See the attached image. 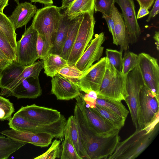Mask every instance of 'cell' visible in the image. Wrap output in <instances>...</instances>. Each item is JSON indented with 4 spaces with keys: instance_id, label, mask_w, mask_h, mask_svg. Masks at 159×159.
Returning a JSON list of instances; mask_svg holds the SVG:
<instances>
[{
    "instance_id": "obj_22",
    "label": "cell",
    "mask_w": 159,
    "mask_h": 159,
    "mask_svg": "<svg viewBox=\"0 0 159 159\" xmlns=\"http://www.w3.org/2000/svg\"><path fill=\"white\" fill-rule=\"evenodd\" d=\"M65 134L67 135L70 138L78 155L81 159H88L74 115L70 116L66 120Z\"/></svg>"
},
{
    "instance_id": "obj_13",
    "label": "cell",
    "mask_w": 159,
    "mask_h": 159,
    "mask_svg": "<svg viewBox=\"0 0 159 159\" xmlns=\"http://www.w3.org/2000/svg\"><path fill=\"white\" fill-rule=\"evenodd\" d=\"M16 113L32 122L44 125L55 122L63 116L56 109L35 104L22 106Z\"/></svg>"
},
{
    "instance_id": "obj_32",
    "label": "cell",
    "mask_w": 159,
    "mask_h": 159,
    "mask_svg": "<svg viewBox=\"0 0 159 159\" xmlns=\"http://www.w3.org/2000/svg\"><path fill=\"white\" fill-rule=\"evenodd\" d=\"M138 55L130 51H125L122 58V74L127 75L138 64Z\"/></svg>"
},
{
    "instance_id": "obj_4",
    "label": "cell",
    "mask_w": 159,
    "mask_h": 159,
    "mask_svg": "<svg viewBox=\"0 0 159 159\" xmlns=\"http://www.w3.org/2000/svg\"><path fill=\"white\" fill-rule=\"evenodd\" d=\"M106 59L105 71L97 92L98 98L125 101L128 96L126 87L127 75L116 70Z\"/></svg>"
},
{
    "instance_id": "obj_39",
    "label": "cell",
    "mask_w": 159,
    "mask_h": 159,
    "mask_svg": "<svg viewBox=\"0 0 159 159\" xmlns=\"http://www.w3.org/2000/svg\"><path fill=\"white\" fill-rule=\"evenodd\" d=\"M115 2V0H94V10L101 12L103 15L109 16L111 14L112 7Z\"/></svg>"
},
{
    "instance_id": "obj_50",
    "label": "cell",
    "mask_w": 159,
    "mask_h": 159,
    "mask_svg": "<svg viewBox=\"0 0 159 159\" xmlns=\"http://www.w3.org/2000/svg\"><path fill=\"white\" fill-rule=\"evenodd\" d=\"M7 66V65H5L0 60V74L3 70Z\"/></svg>"
},
{
    "instance_id": "obj_47",
    "label": "cell",
    "mask_w": 159,
    "mask_h": 159,
    "mask_svg": "<svg viewBox=\"0 0 159 159\" xmlns=\"http://www.w3.org/2000/svg\"><path fill=\"white\" fill-rule=\"evenodd\" d=\"M32 2H39L45 5H50L53 3V0H30Z\"/></svg>"
},
{
    "instance_id": "obj_48",
    "label": "cell",
    "mask_w": 159,
    "mask_h": 159,
    "mask_svg": "<svg viewBox=\"0 0 159 159\" xmlns=\"http://www.w3.org/2000/svg\"><path fill=\"white\" fill-rule=\"evenodd\" d=\"M9 0H0V11L3 12L4 8L8 5Z\"/></svg>"
},
{
    "instance_id": "obj_25",
    "label": "cell",
    "mask_w": 159,
    "mask_h": 159,
    "mask_svg": "<svg viewBox=\"0 0 159 159\" xmlns=\"http://www.w3.org/2000/svg\"><path fill=\"white\" fill-rule=\"evenodd\" d=\"M82 15H79L72 19L68 34L63 46L61 52L59 55L67 60L75 40L81 20Z\"/></svg>"
},
{
    "instance_id": "obj_49",
    "label": "cell",
    "mask_w": 159,
    "mask_h": 159,
    "mask_svg": "<svg viewBox=\"0 0 159 159\" xmlns=\"http://www.w3.org/2000/svg\"><path fill=\"white\" fill-rule=\"evenodd\" d=\"M153 39L155 41V43L157 46V50H159V32L158 31H156L155 34L153 36Z\"/></svg>"
},
{
    "instance_id": "obj_17",
    "label": "cell",
    "mask_w": 159,
    "mask_h": 159,
    "mask_svg": "<svg viewBox=\"0 0 159 159\" xmlns=\"http://www.w3.org/2000/svg\"><path fill=\"white\" fill-rule=\"evenodd\" d=\"M51 93L59 100H69L75 98L80 93L77 85L59 74L52 78Z\"/></svg>"
},
{
    "instance_id": "obj_1",
    "label": "cell",
    "mask_w": 159,
    "mask_h": 159,
    "mask_svg": "<svg viewBox=\"0 0 159 159\" xmlns=\"http://www.w3.org/2000/svg\"><path fill=\"white\" fill-rule=\"evenodd\" d=\"M74 116L88 159H109L120 140L119 133L108 136L98 135L76 104Z\"/></svg>"
},
{
    "instance_id": "obj_7",
    "label": "cell",
    "mask_w": 159,
    "mask_h": 159,
    "mask_svg": "<svg viewBox=\"0 0 159 159\" xmlns=\"http://www.w3.org/2000/svg\"><path fill=\"white\" fill-rule=\"evenodd\" d=\"M10 128L15 130L33 133L46 132L53 138L61 139L64 132V123L60 119L53 123L44 125L31 121L16 113L8 120Z\"/></svg>"
},
{
    "instance_id": "obj_21",
    "label": "cell",
    "mask_w": 159,
    "mask_h": 159,
    "mask_svg": "<svg viewBox=\"0 0 159 159\" xmlns=\"http://www.w3.org/2000/svg\"><path fill=\"white\" fill-rule=\"evenodd\" d=\"M43 68V61L41 60L35 61L30 65L25 66L23 71L15 80L1 89L0 95L7 97L8 94L16 86L27 78L32 77L39 79L40 73Z\"/></svg>"
},
{
    "instance_id": "obj_31",
    "label": "cell",
    "mask_w": 159,
    "mask_h": 159,
    "mask_svg": "<svg viewBox=\"0 0 159 159\" xmlns=\"http://www.w3.org/2000/svg\"><path fill=\"white\" fill-rule=\"evenodd\" d=\"M61 156V159H82L78 155L70 138L64 134Z\"/></svg>"
},
{
    "instance_id": "obj_46",
    "label": "cell",
    "mask_w": 159,
    "mask_h": 159,
    "mask_svg": "<svg viewBox=\"0 0 159 159\" xmlns=\"http://www.w3.org/2000/svg\"><path fill=\"white\" fill-rule=\"evenodd\" d=\"M0 60L6 65H8L11 62L7 59L6 56L0 49Z\"/></svg>"
},
{
    "instance_id": "obj_24",
    "label": "cell",
    "mask_w": 159,
    "mask_h": 159,
    "mask_svg": "<svg viewBox=\"0 0 159 159\" xmlns=\"http://www.w3.org/2000/svg\"><path fill=\"white\" fill-rule=\"evenodd\" d=\"M43 61L44 73L52 78L58 74L61 69L69 65L67 60L53 53H50Z\"/></svg>"
},
{
    "instance_id": "obj_5",
    "label": "cell",
    "mask_w": 159,
    "mask_h": 159,
    "mask_svg": "<svg viewBox=\"0 0 159 159\" xmlns=\"http://www.w3.org/2000/svg\"><path fill=\"white\" fill-rule=\"evenodd\" d=\"M144 83L138 65L127 75L126 87L128 94L125 100L129 109L134 125L136 129H144L141 120L139 93Z\"/></svg>"
},
{
    "instance_id": "obj_2",
    "label": "cell",
    "mask_w": 159,
    "mask_h": 159,
    "mask_svg": "<svg viewBox=\"0 0 159 159\" xmlns=\"http://www.w3.org/2000/svg\"><path fill=\"white\" fill-rule=\"evenodd\" d=\"M158 131V123L148 133L145 129H136L128 138L118 143L109 159H133L137 158L152 143Z\"/></svg>"
},
{
    "instance_id": "obj_37",
    "label": "cell",
    "mask_w": 159,
    "mask_h": 159,
    "mask_svg": "<svg viewBox=\"0 0 159 159\" xmlns=\"http://www.w3.org/2000/svg\"><path fill=\"white\" fill-rule=\"evenodd\" d=\"M13 104L10 101L0 96V120H9L14 111Z\"/></svg>"
},
{
    "instance_id": "obj_16",
    "label": "cell",
    "mask_w": 159,
    "mask_h": 159,
    "mask_svg": "<svg viewBox=\"0 0 159 159\" xmlns=\"http://www.w3.org/2000/svg\"><path fill=\"white\" fill-rule=\"evenodd\" d=\"M0 133L16 141L30 143L40 147L48 146L54 138L51 134L47 133L20 131L11 129L3 130Z\"/></svg>"
},
{
    "instance_id": "obj_9",
    "label": "cell",
    "mask_w": 159,
    "mask_h": 159,
    "mask_svg": "<svg viewBox=\"0 0 159 159\" xmlns=\"http://www.w3.org/2000/svg\"><path fill=\"white\" fill-rule=\"evenodd\" d=\"M159 101L144 84L139 93L140 113L144 128L153 129L158 123Z\"/></svg>"
},
{
    "instance_id": "obj_38",
    "label": "cell",
    "mask_w": 159,
    "mask_h": 159,
    "mask_svg": "<svg viewBox=\"0 0 159 159\" xmlns=\"http://www.w3.org/2000/svg\"><path fill=\"white\" fill-rule=\"evenodd\" d=\"M60 143V140H54L49 148L46 152L34 159H55L59 158L61 152Z\"/></svg>"
},
{
    "instance_id": "obj_34",
    "label": "cell",
    "mask_w": 159,
    "mask_h": 159,
    "mask_svg": "<svg viewBox=\"0 0 159 159\" xmlns=\"http://www.w3.org/2000/svg\"><path fill=\"white\" fill-rule=\"evenodd\" d=\"M51 47L44 35L38 34L36 49L39 59L44 60L50 53Z\"/></svg>"
},
{
    "instance_id": "obj_23",
    "label": "cell",
    "mask_w": 159,
    "mask_h": 159,
    "mask_svg": "<svg viewBox=\"0 0 159 159\" xmlns=\"http://www.w3.org/2000/svg\"><path fill=\"white\" fill-rule=\"evenodd\" d=\"M72 19H70L65 13L62 14L60 23L50 53L60 55L68 34Z\"/></svg>"
},
{
    "instance_id": "obj_14",
    "label": "cell",
    "mask_w": 159,
    "mask_h": 159,
    "mask_svg": "<svg viewBox=\"0 0 159 159\" xmlns=\"http://www.w3.org/2000/svg\"><path fill=\"white\" fill-rule=\"evenodd\" d=\"M105 37L103 32L96 34L84 53L75 64V66L82 72H84L96 61H98L102 56L104 47L102 46Z\"/></svg>"
},
{
    "instance_id": "obj_6",
    "label": "cell",
    "mask_w": 159,
    "mask_h": 159,
    "mask_svg": "<svg viewBox=\"0 0 159 159\" xmlns=\"http://www.w3.org/2000/svg\"><path fill=\"white\" fill-rule=\"evenodd\" d=\"M94 12H85L82 15L77 34L67 60L69 65H75L92 39L95 23Z\"/></svg>"
},
{
    "instance_id": "obj_8",
    "label": "cell",
    "mask_w": 159,
    "mask_h": 159,
    "mask_svg": "<svg viewBox=\"0 0 159 159\" xmlns=\"http://www.w3.org/2000/svg\"><path fill=\"white\" fill-rule=\"evenodd\" d=\"M38 36L37 31L31 25L25 30L20 39L17 41L16 62L26 66L39 59L36 49Z\"/></svg>"
},
{
    "instance_id": "obj_27",
    "label": "cell",
    "mask_w": 159,
    "mask_h": 159,
    "mask_svg": "<svg viewBox=\"0 0 159 159\" xmlns=\"http://www.w3.org/2000/svg\"><path fill=\"white\" fill-rule=\"evenodd\" d=\"M26 144L5 136L0 135V159H7L12 153Z\"/></svg>"
},
{
    "instance_id": "obj_29",
    "label": "cell",
    "mask_w": 159,
    "mask_h": 159,
    "mask_svg": "<svg viewBox=\"0 0 159 159\" xmlns=\"http://www.w3.org/2000/svg\"><path fill=\"white\" fill-rule=\"evenodd\" d=\"M0 31L6 37L13 48L16 51L17 41L16 30L8 17L0 11Z\"/></svg>"
},
{
    "instance_id": "obj_44",
    "label": "cell",
    "mask_w": 159,
    "mask_h": 159,
    "mask_svg": "<svg viewBox=\"0 0 159 159\" xmlns=\"http://www.w3.org/2000/svg\"><path fill=\"white\" fill-rule=\"evenodd\" d=\"M149 12L148 9L147 8L144 7H140L136 16L137 19L144 17L149 14Z\"/></svg>"
},
{
    "instance_id": "obj_30",
    "label": "cell",
    "mask_w": 159,
    "mask_h": 159,
    "mask_svg": "<svg viewBox=\"0 0 159 159\" xmlns=\"http://www.w3.org/2000/svg\"><path fill=\"white\" fill-rule=\"evenodd\" d=\"M92 109L117 128L120 129L124 126L126 119L108 110L97 104Z\"/></svg>"
},
{
    "instance_id": "obj_18",
    "label": "cell",
    "mask_w": 159,
    "mask_h": 159,
    "mask_svg": "<svg viewBox=\"0 0 159 159\" xmlns=\"http://www.w3.org/2000/svg\"><path fill=\"white\" fill-rule=\"evenodd\" d=\"M42 94L39 79L32 77L24 80L8 94L7 97L13 96L18 99L36 98Z\"/></svg>"
},
{
    "instance_id": "obj_20",
    "label": "cell",
    "mask_w": 159,
    "mask_h": 159,
    "mask_svg": "<svg viewBox=\"0 0 159 159\" xmlns=\"http://www.w3.org/2000/svg\"><path fill=\"white\" fill-rule=\"evenodd\" d=\"M111 14L114 25V31L118 45L120 46V51H127L129 43V38L122 15L119 11L114 4L112 7Z\"/></svg>"
},
{
    "instance_id": "obj_45",
    "label": "cell",
    "mask_w": 159,
    "mask_h": 159,
    "mask_svg": "<svg viewBox=\"0 0 159 159\" xmlns=\"http://www.w3.org/2000/svg\"><path fill=\"white\" fill-rule=\"evenodd\" d=\"M76 0H62L61 9H66L69 7Z\"/></svg>"
},
{
    "instance_id": "obj_26",
    "label": "cell",
    "mask_w": 159,
    "mask_h": 159,
    "mask_svg": "<svg viewBox=\"0 0 159 159\" xmlns=\"http://www.w3.org/2000/svg\"><path fill=\"white\" fill-rule=\"evenodd\" d=\"M94 0H76L64 13L70 19H73L84 13L94 11Z\"/></svg>"
},
{
    "instance_id": "obj_43",
    "label": "cell",
    "mask_w": 159,
    "mask_h": 159,
    "mask_svg": "<svg viewBox=\"0 0 159 159\" xmlns=\"http://www.w3.org/2000/svg\"><path fill=\"white\" fill-rule=\"evenodd\" d=\"M155 0H136L140 7H144L148 9H150L154 2Z\"/></svg>"
},
{
    "instance_id": "obj_51",
    "label": "cell",
    "mask_w": 159,
    "mask_h": 159,
    "mask_svg": "<svg viewBox=\"0 0 159 159\" xmlns=\"http://www.w3.org/2000/svg\"><path fill=\"white\" fill-rule=\"evenodd\" d=\"M14 1L17 3H19V0H14Z\"/></svg>"
},
{
    "instance_id": "obj_15",
    "label": "cell",
    "mask_w": 159,
    "mask_h": 159,
    "mask_svg": "<svg viewBox=\"0 0 159 159\" xmlns=\"http://www.w3.org/2000/svg\"><path fill=\"white\" fill-rule=\"evenodd\" d=\"M120 7L128 34L129 43L132 44L138 40L141 33L136 15L133 0H115Z\"/></svg>"
},
{
    "instance_id": "obj_12",
    "label": "cell",
    "mask_w": 159,
    "mask_h": 159,
    "mask_svg": "<svg viewBox=\"0 0 159 159\" xmlns=\"http://www.w3.org/2000/svg\"><path fill=\"white\" fill-rule=\"evenodd\" d=\"M75 99V104L85 115L89 124L98 135L108 136L119 133L120 129L114 126L92 109L85 106L81 93Z\"/></svg>"
},
{
    "instance_id": "obj_40",
    "label": "cell",
    "mask_w": 159,
    "mask_h": 159,
    "mask_svg": "<svg viewBox=\"0 0 159 159\" xmlns=\"http://www.w3.org/2000/svg\"><path fill=\"white\" fill-rule=\"evenodd\" d=\"M85 93L84 95L82 94L85 106L91 109L95 108L96 105V100L98 98L97 92L91 91Z\"/></svg>"
},
{
    "instance_id": "obj_19",
    "label": "cell",
    "mask_w": 159,
    "mask_h": 159,
    "mask_svg": "<svg viewBox=\"0 0 159 159\" xmlns=\"http://www.w3.org/2000/svg\"><path fill=\"white\" fill-rule=\"evenodd\" d=\"M37 11L36 6L29 2L19 3L11 15L8 17L16 30L26 26L34 16Z\"/></svg>"
},
{
    "instance_id": "obj_35",
    "label": "cell",
    "mask_w": 159,
    "mask_h": 159,
    "mask_svg": "<svg viewBox=\"0 0 159 159\" xmlns=\"http://www.w3.org/2000/svg\"><path fill=\"white\" fill-rule=\"evenodd\" d=\"M0 49L10 61H16V51L13 48L6 37L0 31Z\"/></svg>"
},
{
    "instance_id": "obj_3",
    "label": "cell",
    "mask_w": 159,
    "mask_h": 159,
    "mask_svg": "<svg viewBox=\"0 0 159 159\" xmlns=\"http://www.w3.org/2000/svg\"><path fill=\"white\" fill-rule=\"evenodd\" d=\"M61 10L51 5L37 10L31 25L38 34L45 37L51 48L62 17Z\"/></svg>"
},
{
    "instance_id": "obj_41",
    "label": "cell",
    "mask_w": 159,
    "mask_h": 159,
    "mask_svg": "<svg viewBox=\"0 0 159 159\" xmlns=\"http://www.w3.org/2000/svg\"><path fill=\"white\" fill-rule=\"evenodd\" d=\"M102 18L104 19L107 22L109 31L111 33L112 36L113 43L118 46V45L115 34L114 25L112 18L111 14L109 16L102 15Z\"/></svg>"
},
{
    "instance_id": "obj_33",
    "label": "cell",
    "mask_w": 159,
    "mask_h": 159,
    "mask_svg": "<svg viewBox=\"0 0 159 159\" xmlns=\"http://www.w3.org/2000/svg\"><path fill=\"white\" fill-rule=\"evenodd\" d=\"M106 57L109 63L119 72L122 70V52L107 48Z\"/></svg>"
},
{
    "instance_id": "obj_36",
    "label": "cell",
    "mask_w": 159,
    "mask_h": 159,
    "mask_svg": "<svg viewBox=\"0 0 159 159\" xmlns=\"http://www.w3.org/2000/svg\"><path fill=\"white\" fill-rule=\"evenodd\" d=\"M83 73L74 65H68L61 69L58 74L75 83L82 77Z\"/></svg>"
},
{
    "instance_id": "obj_11",
    "label": "cell",
    "mask_w": 159,
    "mask_h": 159,
    "mask_svg": "<svg viewBox=\"0 0 159 159\" xmlns=\"http://www.w3.org/2000/svg\"><path fill=\"white\" fill-rule=\"evenodd\" d=\"M107 59L101 58L84 72L82 77L75 83L80 91L85 93L93 91L98 92L105 71Z\"/></svg>"
},
{
    "instance_id": "obj_28",
    "label": "cell",
    "mask_w": 159,
    "mask_h": 159,
    "mask_svg": "<svg viewBox=\"0 0 159 159\" xmlns=\"http://www.w3.org/2000/svg\"><path fill=\"white\" fill-rule=\"evenodd\" d=\"M96 104L125 119L129 113V111L120 101L98 98Z\"/></svg>"
},
{
    "instance_id": "obj_42",
    "label": "cell",
    "mask_w": 159,
    "mask_h": 159,
    "mask_svg": "<svg viewBox=\"0 0 159 159\" xmlns=\"http://www.w3.org/2000/svg\"><path fill=\"white\" fill-rule=\"evenodd\" d=\"M159 0H156L152 10L149 12V15L146 21L148 22L151 19L155 17L159 13Z\"/></svg>"
},
{
    "instance_id": "obj_10",
    "label": "cell",
    "mask_w": 159,
    "mask_h": 159,
    "mask_svg": "<svg viewBox=\"0 0 159 159\" xmlns=\"http://www.w3.org/2000/svg\"><path fill=\"white\" fill-rule=\"evenodd\" d=\"M138 65L145 85L159 99V67L157 59L148 54L138 55Z\"/></svg>"
}]
</instances>
